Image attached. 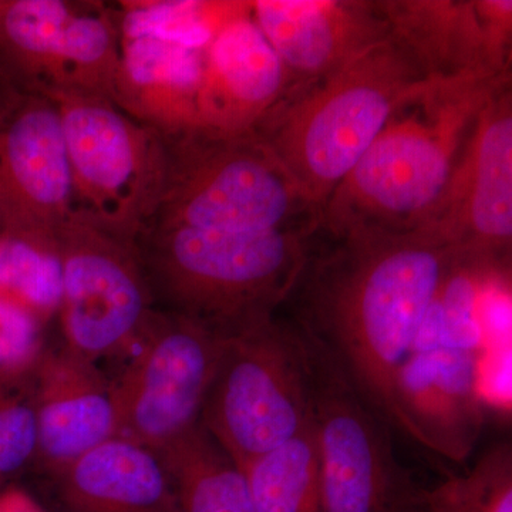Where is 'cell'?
Wrapping results in <instances>:
<instances>
[{
    "mask_svg": "<svg viewBox=\"0 0 512 512\" xmlns=\"http://www.w3.org/2000/svg\"><path fill=\"white\" fill-rule=\"evenodd\" d=\"M37 456L39 427L33 372L0 377V493L26 480L35 470Z\"/></svg>",
    "mask_w": 512,
    "mask_h": 512,
    "instance_id": "484cf974",
    "label": "cell"
},
{
    "mask_svg": "<svg viewBox=\"0 0 512 512\" xmlns=\"http://www.w3.org/2000/svg\"><path fill=\"white\" fill-rule=\"evenodd\" d=\"M315 231L146 228L134 247L154 309L190 319L228 339L279 315Z\"/></svg>",
    "mask_w": 512,
    "mask_h": 512,
    "instance_id": "3957f363",
    "label": "cell"
},
{
    "mask_svg": "<svg viewBox=\"0 0 512 512\" xmlns=\"http://www.w3.org/2000/svg\"><path fill=\"white\" fill-rule=\"evenodd\" d=\"M429 229L458 251L511 261L512 77L491 94Z\"/></svg>",
    "mask_w": 512,
    "mask_h": 512,
    "instance_id": "4fadbf2b",
    "label": "cell"
},
{
    "mask_svg": "<svg viewBox=\"0 0 512 512\" xmlns=\"http://www.w3.org/2000/svg\"><path fill=\"white\" fill-rule=\"evenodd\" d=\"M120 50L117 5L0 0V63L19 93L113 101Z\"/></svg>",
    "mask_w": 512,
    "mask_h": 512,
    "instance_id": "9c48e42d",
    "label": "cell"
},
{
    "mask_svg": "<svg viewBox=\"0 0 512 512\" xmlns=\"http://www.w3.org/2000/svg\"><path fill=\"white\" fill-rule=\"evenodd\" d=\"M424 512H512V447L501 441L474 467L423 490Z\"/></svg>",
    "mask_w": 512,
    "mask_h": 512,
    "instance_id": "d4e9b609",
    "label": "cell"
},
{
    "mask_svg": "<svg viewBox=\"0 0 512 512\" xmlns=\"http://www.w3.org/2000/svg\"><path fill=\"white\" fill-rule=\"evenodd\" d=\"M256 512H322L313 426L244 468Z\"/></svg>",
    "mask_w": 512,
    "mask_h": 512,
    "instance_id": "603a6c76",
    "label": "cell"
},
{
    "mask_svg": "<svg viewBox=\"0 0 512 512\" xmlns=\"http://www.w3.org/2000/svg\"><path fill=\"white\" fill-rule=\"evenodd\" d=\"M50 326L0 296V377L28 375L45 352Z\"/></svg>",
    "mask_w": 512,
    "mask_h": 512,
    "instance_id": "4316f807",
    "label": "cell"
},
{
    "mask_svg": "<svg viewBox=\"0 0 512 512\" xmlns=\"http://www.w3.org/2000/svg\"><path fill=\"white\" fill-rule=\"evenodd\" d=\"M286 86L281 60L252 18L251 5L202 52L197 126L244 133L279 100Z\"/></svg>",
    "mask_w": 512,
    "mask_h": 512,
    "instance_id": "d6986e66",
    "label": "cell"
},
{
    "mask_svg": "<svg viewBox=\"0 0 512 512\" xmlns=\"http://www.w3.org/2000/svg\"><path fill=\"white\" fill-rule=\"evenodd\" d=\"M72 215L59 109L47 97L19 94L0 116V234L56 244Z\"/></svg>",
    "mask_w": 512,
    "mask_h": 512,
    "instance_id": "7c38bea8",
    "label": "cell"
},
{
    "mask_svg": "<svg viewBox=\"0 0 512 512\" xmlns=\"http://www.w3.org/2000/svg\"><path fill=\"white\" fill-rule=\"evenodd\" d=\"M392 36L433 82L512 73L511 0H382Z\"/></svg>",
    "mask_w": 512,
    "mask_h": 512,
    "instance_id": "5bb4252c",
    "label": "cell"
},
{
    "mask_svg": "<svg viewBox=\"0 0 512 512\" xmlns=\"http://www.w3.org/2000/svg\"><path fill=\"white\" fill-rule=\"evenodd\" d=\"M202 52L153 37H121L113 103L161 133L197 126Z\"/></svg>",
    "mask_w": 512,
    "mask_h": 512,
    "instance_id": "ffe728a7",
    "label": "cell"
},
{
    "mask_svg": "<svg viewBox=\"0 0 512 512\" xmlns=\"http://www.w3.org/2000/svg\"><path fill=\"white\" fill-rule=\"evenodd\" d=\"M62 342L99 363L124 359L154 309L136 247L73 212L57 235Z\"/></svg>",
    "mask_w": 512,
    "mask_h": 512,
    "instance_id": "8fae6325",
    "label": "cell"
},
{
    "mask_svg": "<svg viewBox=\"0 0 512 512\" xmlns=\"http://www.w3.org/2000/svg\"><path fill=\"white\" fill-rule=\"evenodd\" d=\"M510 77L429 82L407 96L325 202L319 225L429 229L481 110Z\"/></svg>",
    "mask_w": 512,
    "mask_h": 512,
    "instance_id": "7a4b0ae2",
    "label": "cell"
},
{
    "mask_svg": "<svg viewBox=\"0 0 512 512\" xmlns=\"http://www.w3.org/2000/svg\"><path fill=\"white\" fill-rule=\"evenodd\" d=\"M251 12L281 60L285 90L329 76L392 36L382 0H256Z\"/></svg>",
    "mask_w": 512,
    "mask_h": 512,
    "instance_id": "2e32d148",
    "label": "cell"
},
{
    "mask_svg": "<svg viewBox=\"0 0 512 512\" xmlns=\"http://www.w3.org/2000/svg\"><path fill=\"white\" fill-rule=\"evenodd\" d=\"M161 141L160 191L143 229L245 234L318 229V205L254 131L190 126L161 133Z\"/></svg>",
    "mask_w": 512,
    "mask_h": 512,
    "instance_id": "5b68a950",
    "label": "cell"
},
{
    "mask_svg": "<svg viewBox=\"0 0 512 512\" xmlns=\"http://www.w3.org/2000/svg\"><path fill=\"white\" fill-rule=\"evenodd\" d=\"M156 453L177 512H256L244 470L201 423Z\"/></svg>",
    "mask_w": 512,
    "mask_h": 512,
    "instance_id": "44dd1931",
    "label": "cell"
},
{
    "mask_svg": "<svg viewBox=\"0 0 512 512\" xmlns=\"http://www.w3.org/2000/svg\"><path fill=\"white\" fill-rule=\"evenodd\" d=\"M0 512H42L23 485H13L0 493Z\"/></svg>",
    "mask_w": 512,
    "mask_h": 512,
    "instance_id": "83f0119b",
    "label": "cell"
},
{
    "mask_svg": "<svg viewBox=\"0 0 512 512\" xmlns=\"http://www.w3.org/2000/svg\"><path fill=\"white\" fill-rule=\"evenodd\" d=\"M454 255L433 229L319 225L282 306V318L328 352L393 431L397 375Z\"/></svg>",
    "mask_w": 512,
    "mask_h": 512,
    "instance_id": "6da1fadb",
    "label": "cell"
},
{
    "mask_svg": "<svg viewBox=\"0 0 512 512\" xmlns=\"http://www.w3.org/2000/svg\"><path fill=\"white\" fill-rule=\"evenodd\" d=\"M249 5L241 0H126L117 8L121 37H153L204 52L222 26Z\"/></svg>",
    "mask_w": 512,
    "mask_h": 512,
    "instance_id": "7402d4cb",
    "label": "cell"
},
{
    "mask_svg": "<svg viewBox=\"0 0 512 512\" xmlns=\"http://www.w3.org/2000/svg\"><path fill=\"white\" fill-rule=\"evenodd\" d=\"M59 109L73 212L134 244L156 207L163 141L104 97L64 96Z\"/></svg>",
    "mask_w": 512,
    "mask_h": 512,
    "instance_id": "ba28073f",
    "label": "cell"
},
{
    "mask_svg": "<svg viewBox=\"0 0 512 512\" xmlns=\"http://www.w3.org/2000/svg\"><path fill=\"white\" fill-rule=\"evenodd\" d=\"M0 296L52 325L62 301V265L56 244L0 234Z\"/></svg>",
    "mask_w": 512,
    "mask_h": 512,
    "instance_id": "cb8c5ba5",
    "label": "cell"
},
{
    "mask_svg": "<svg viewBox=\"0 0 512 512\" xmlns=\"http://www.w3.org/2000/svg\"><path fill=\"white\" fill-rule=\"evenodd\" d=\"M18 89L13 86L12 80L9 79L2 63H0V116L9 109L10 104L19 96Z\"/></svg>",
    "mask_w": 512,
    "mask_h": 512,
    "instance_id": "f1b7e54d",
    "label": "cell"
},
{
    "mask_svg": "<svg viewBox=\"0 0 512 512\" xmlns=\"http://www.w3.org/2000/svg\"><path fill=\"white\" fill-rule=\"evenodd\" d=\"M200 423L242 470L311 427L308 355L291 322L224 340Z\"/></svg>",
    "mask_w": 512,
    "mask_h": 512,
    "instance_id": "8992f818",
    "label": "cell"
},
{
    "mask_svg": "<svg viewBox=\"0 0 512 512\" xmlns=\"http://www.w3.org/2000/svg\"><path fill=\"white\" fill-rule=\"evenodd\" d=\"M42 512H177L156 451L114 437L22 484Z\"/></svg>",
    "mask_w": 512,
    "mask_h": 512,
    "instance_id": "e0dca14e",
    "label": "cell"
},
{
    "mask_svg": "<svg viewBox=\"0 0 512 512\" xmlns=\"http://www.w3.org/2000/svg\"><path fill=\"white\" fill-rule=\"evenodd\" d=\"M39 456L36 471L63 466L119 436L113 382L99 363L47 343L33 370Z\"/></svg>",
    "mask_w": 512,
    "mask_h": 512,
    "instance_id": "ac0fdd59",
    "label": "cell"
},
{
    "mask_svg": "<svg viewBox=\"0 0 512 512\" xmlns=\"http://www.w3.org/2000/svg\"><path fill=\"white\" fill-rule=\"evenodd\" d=\"M301 335L308 355L322 512H424V488L400 463L392 427L328 352Z\"/></svg>",
    "mask_w": 512,
    "mask_h": 512,
    "instance_id": "52a82bcc",
    "label": "cell"
},
{
    "mask_svg": "<svg viewBox=\"0 0 512 512\" xmlns=\"http://www.w3.org/2000/svg\"><path fill=\"white\" fill-rule=\"evenodd\" d=\"M477 377L476 349L419 333L394 387L396 431L464 463L484 423Z\"/></svg>",
    "mask_w": 512,
    "mask_h": 512,
    "instance_id": "9a60e30c",
    "label": "cell"
},
{
    "mask_svg": "<svg viewBox=\"0 0 512 512\" xmlns=\"http://www.w3.org/2000/svg\"><path fill=\"white\" fill-rule=\"evenodd\" d=\"M429 82L390 36L329 76L285 90L252 131L322 215L396 107Z\"/></svg>",
    "mask_w": 512,
    "mask_h": 512,
    "instance_id": "277c9868",
    "label": "cell"
},
{
    "mask_svg": "<svg viewBox=\"0 0 512 512\" xmlns=\"http://www.w3.org/2000/svg\"><path fill=\"white\" fill-rule=\"evenodd\" d=\"M224 338L153 309L113 382L119 436L158 451L200 423Z\"/></svg>",
    "mask_w": 512,
    "mask_h": 512,
    "instance_id": "30bf717a",
    "label": "cell"
}]
</instances>
